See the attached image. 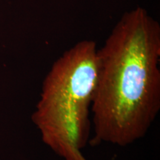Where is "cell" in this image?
Masks as SVG:
<instances>
[{"instance_id": "1", "label": "cell", "mask_w": 160, "mask_h": 160, "mask_svg": "<svg viewBox=\"0 0 160 160\" xmlns=\"http://www.w3.org/2000/svg\"><path fill=\"white\" fill-rule=\"evenodd\" d=\"M160 26L142 8L126 12L97 49L92 144L129 145L160 111Z\"/></svg>"}, {"instance_id": "2", "label": "cell", "mask_w": 160, "mask_h": 160, "mask_svg": "<svg viewBox=\"0 0 160 160\" xmlns=\"http://www.w3.org/2000/svg\"><path fill=\"white\" fill-rule=\"evenodd\" d=\"M97 49L83 40L64 52L43 80L33 113L43 142L65 160H87L81 150L89 137Z\"/></svg>"}]
</instances>
